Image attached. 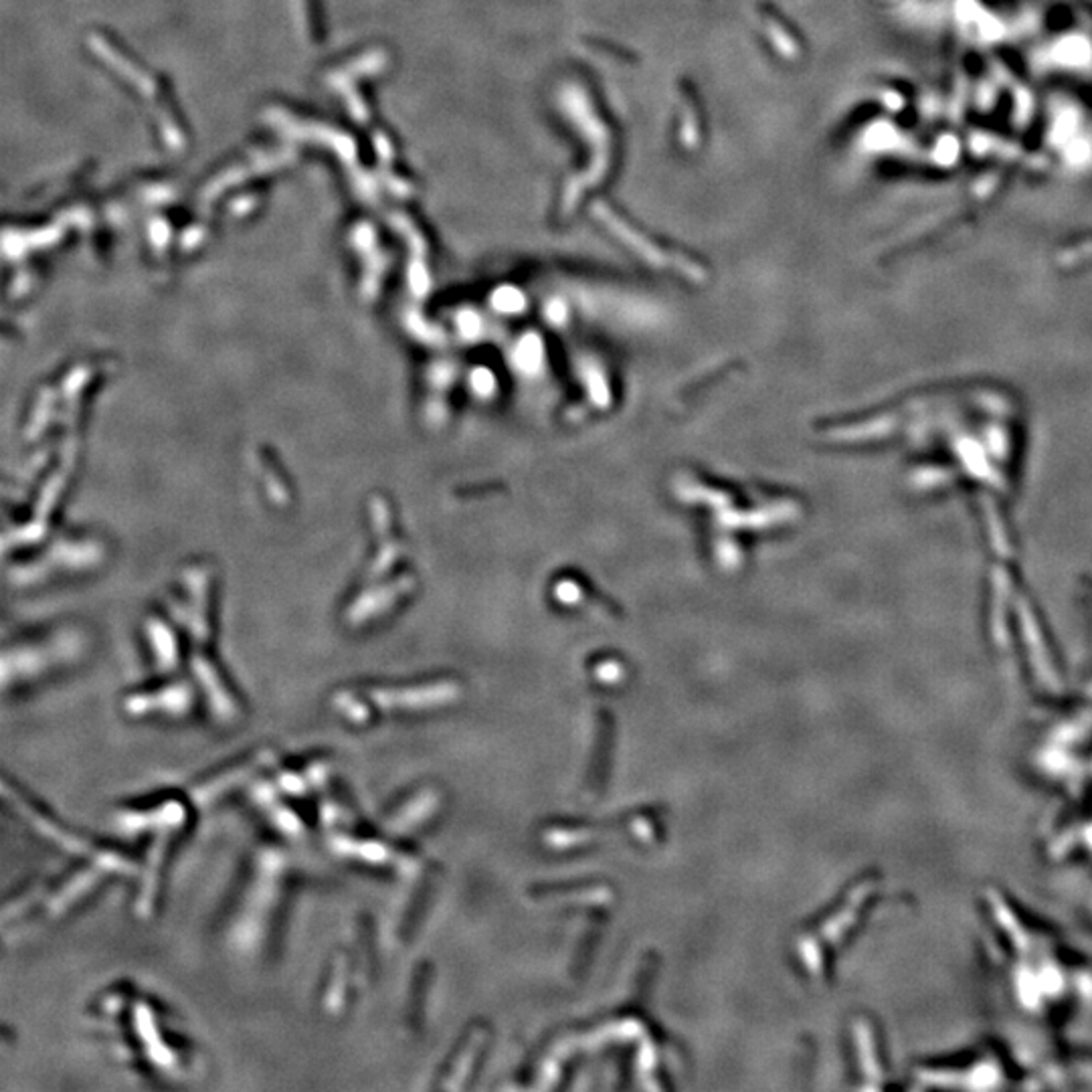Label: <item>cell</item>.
Wrapping results in <instances>:
<instances>
[{"instance_id": "obj_1", "label": "cell", "mask_w": 1092, "mask_h": 1092, "mask_svg": "<svg viewBox=\"0 0 1092 1092\" xmlns=\"http://www.w3.org/2000/svg\"><path fill=\"white\" fill-rule=\"evenodd\" d=\"M289 862L280 847H261L251 862L227 925L229 945L241 955L266 951L288 892Z\"/></svg>"}, {"instance_id": "obj_2", "label": "cell", "mask_w": 1092, "mask_h": 1092, "mask_svg": "<svg viewBox=\"0 0 1092 1092\" xmlns=\"http://www.w3.org/2000/svg\"><path fill=\"white\" fill-rule=\"evenodd\" d=\"M3 795L6 799L12 810H15L20 817L29 824L33 830H35L40 838H45L47 842L53 844L55 847H59L61 852L70 854L73 858L85 860V862H93L104 866L112 876H136L140 870V866L121 854L120 850H114V847H106L101 844L92 842L79 833L67 830L63 824H59L55 817L47 816V813L37 807L33 802H29L23 793H20L17 787H12V783H9V779H4L3 783Z\"/></svg>"}, {"instance_id": "obj_3", "label": "cell", "mask_w": 1092, "mask_h": 1092, "mask_svg": "<svg viewBox=\"0 0 1092 1092\" xmlns=\"http://www.w3.org/2000/svg\"><path fill=\"white\" fill-rule=\"evenodd\" d=\"M132 1032L142 1062L160 1078L180 1081L188 1068L187 1056L168 1037L165 1023L160 1026L158 1009L142 997L132 1000Z\"/></svg>"}, {"instance_id": "obj_4", "label": "cell", "mask_w": 1092, "mask_h": 1092, "mask_svg": "<svg viewBox=\"0 0 1092 1092\" xmlns=\"http://www.w3.org/2000/svg\"><path fill=\"white\" fill-rule=\"evenodd\" d=\"M277 759H280V755H277L275 747H260L247 752L246 757L235 759V761L221 766L219 771L209 773V775L199 779V781L193 785V803L201 807L213 805L219 802V799L229 795V793L239 789V787L255 783L260 773L266 769V766H274Z\"/></svg>"}, {"instance_id": "obj_5", "label": "cell", "mask_w": 1092, "mask_h": 1092, "mask_svg": "<svg viewBox=\"0 0 1092 1092\" xmlns=\"http://www.w3.org/2000/svg\"><path fill=\"white\" fill-rule=\"evenodd\" d=\"M330 850L338 856L356 862L364 868H375V870H397L401 874H409L415 866L409 854L401 852L395 844L381 836H363V833H352L348 830L330 832L328 839Z\"/></svg>"}, {"instance_id": "obj_6", "label": "cell", "mask_w": 1092, "mask_h": 1092, "mask_svg": "<svg viewBox=\"0 0 1092 1092\" xmlns=\"http://www.w3.org/2000/svg\"><path fill=\"white\" fill-rule=\"evenodd\" d=\"M372 707L378 712H423L451 702L458 696V686L451 682L417 684V686H385L366 692Z\"/></svg>"}, {"instance_id": "obj_7", "label": "cell", "mask_w": 1092, "mask_h": 1092, "mask_svg": "<svg viewBox=\"0 0 1092 1092\" xmlns=\"http://www.w3.org/2000/svg\"><path fill=\"white\" fill-rule=\"evenodd\" d=\"M194 692L191 684L174 682L160 690L132 692L121 700V710L130 718H171L179 721L193 712Z\"/></svg>"}, {"instance_id": "obj_8", "label": "cell", "mask_w": 1092, "mask_h": 1092, "mask_svg": "<svg viewBox=\"0 0 1092 1092\" xmlns=\"http://www.w3.org/2000/svg\"><path fill=\"white\" fill-rule=\"evenodd\" d=\"M188 819H191V810L182 799L165 797L150 805L128 807L118 813L115 825L128 836H142V833H152L165 827L185 832Z\"/></svg>"}, {"instance_id": "obj_9", "label": "cell", "mask_w": 1092, "mask_h": 1092, "mask_svg": "<svg viewBox=\"0 0 1092 1092\" xmlns=\"http://www.w3.org/2000/svg\"><path fill=\"white\" fill-rule=\"evenodd\" d=\"M441 795L436 787H423L409 793L401 802L391 805L383 816V833L386 838H403L425 827L439 811Z\"/></svg>"}, {"instance_id": "obj_10", "label": "cell", "mask_w": 1092, "mask_h": 1092, "mask_svg": "<svg viewBox=\"0 0 1092 1092\" xmlns=\"http://www.w3.org/2000/svg\"><path fill=\"white\" fill-rule=\"evenodd\" d=\"M363 965L348 949H338L332 955L322 989V1008L328 1015H342L352 1000V992L363 978Z\"/></svg>"}, {"instance_id": "obj_11", "label": "cell", "mask_w": 1092, "mask_h": 1092, "mask_svg": "<svg viewBox=\"0 0 1092 1092\" xmlns=\"http://www.w3.org/2000/svg\"><path fill=\"white\" fill-rule=\"evenodd\" d=\"M251 799L280 836L291 839V842L306 838V825H304L300 816L291 810L280 787L266 781H255L251 785Z\"/></svg>"}, {"instance_id": "obj_12", "label": "cell", "mask_w": 1092, "mask_h": 1092, "mask_svg": "<svg viewBox=\"0 0 1092 1092\" xmlns=\"http://www.w3.org/2000/svg\"><path fill=\"white\" fill-rule=\"evenodd\" d=\"M595 213L601 216L603 223H605V225L612 229L613 233L619 235L621 239L627 243V246H632L637 251V253L646 257V260L649 263H654V266H657V268H671V269L680 271V274H684L686 277H690V280H702V277H704V271L698 268V266H694V263H692L690 260H686V257L666 255L662 249H657L649 241L641 239L640 233H635L634 229H629L626 223H623L619 216H615L612 211H609L605 205L597 207Z\"/></svg>"}, {"instance_id": "obj_13", "label": "cell", "mask_w": 1092, "mask_h": 1092, "mask_svg": "<svg viewBox=\"0 0 1092 1092\" xmlns=\"http://www.w3.org/2000/svg\"><path fill=\"white\" fill-rule=\"evenodd\" d=\"M332 775V765L326 757L310 759L291 769H280L275 773V785L282 793L291 799H304L324 791Z\"/></svg>"}, {"instance_id": "obj_14", "label": "cell", "mask_w": 1092, "mask_h": 1092, "mask_svg": "<svg viewBox=\"0 0 1092 1092\" xmlns=\"http://www.w3.org/2000/svg\"><path fill=\"white\" fill-rule=\"evenodd\" d=\"M330 708L344 724L352 729H366L375 724L377 710L372 707L366 692L338 690L330 698Z\"/></svg>"}, {"instance_id": "obj_15", "label": "cell", "mask_w": 1092, "mask_h": 1092, "mask_svg": "<svg viewBox=\"0 0 1092 1092\" xmlns=\"http://www.w3.org/2000/svg\"><path fill=\"white\" fill-rule=\"evenodd\" d=\"M1090 839H1092V836H1090Z\"/></svg>"}]
</instances>
